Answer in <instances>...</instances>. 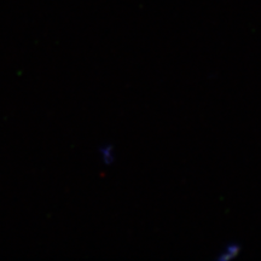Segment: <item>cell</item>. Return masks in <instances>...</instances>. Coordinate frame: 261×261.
<instances>
[{
  "mask_svg": "<svg viewBox=\"0 0 261 261\" xmlns=\"http://www.w3.org/2000/svg\"><path fill=\"white\" fill-rule=\"evenodd\" d=\"M242 246L238 242H230L221 248L218 252L215 260L217 261H230L236 259L242 253Z\"/></svg>",
  "mask_w": 261,
  "mask_h": 261,
  "instance_id": "6da1fadb",
  "label": "cell"
},
{
  "mask_svg": "<svg viewBox=\"0 0 261 261\" xmlns=\"http://www.w3.org/2000/svg\"><path fill=\"white\" fill-rule=\"evenodd\" d=\"M100 162L104 166H112L116 160V150L113 144H104L98 149Z\"/></svg>",
  "mask_w": 261,
  "mask_h": 261,
  "instance_id": "7a4b0ae2",
  "label": "cell"
}]
</instances>
